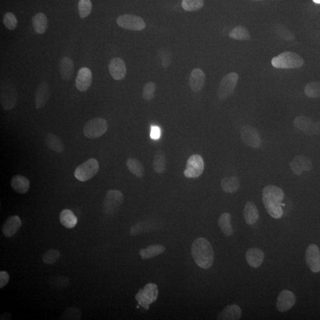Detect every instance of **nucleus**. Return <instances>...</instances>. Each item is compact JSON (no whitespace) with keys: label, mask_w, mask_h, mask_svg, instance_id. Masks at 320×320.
Returning a JSON list of instances; mask_svg holds the SVG:
<instances>
[{"label":"nucleus","mask_w":320,"mask_h":320,"mask_svg":"<svg viewBox=\"0 0 320 320\" xmlns=\"http://www.w3.org/2000/svg\"><path fill=\"white\" fill-rule=\"evenodd\" d=\"M284 197V192L278 186L269 185L263 190L262 200L264 207L267 213L275 219H279L284 214L282 202Z\"/></svg>","instance_id":"1"},{"label":"nucleus","mask_w":320,"mask_h":320,"mask_svg":"<svg viewBox=\"0 0 320 320\" xmlns=\"http://www.w3.org/2000/svg\"><path fill=\"white\" fill-rule=\"evenodd\" d=\"M192 256L197 265L204 269L210 268L214 260V252L211 243L203 238L196 239L193 242Z\"/></svg>","instance_id":"2"},{"label":"nucleus","mask_w":320,"mask_h":320,"mask_svg":"<svg viewBox=\"0 0 320 320\" xmlns=\"http://www.w3.org/2000/svg\"><path fill=\"white\" fill-rule=\"evenodd\" d=\"M272 65L277 69H294L303 66L304 61L300 55L293 52H284L272 58Z\"/></svg>","instance_id":"3"},{"label":"nucleus","mask_w":320,"mask_h":320,"mask_svg":"<svg viewBox=\"0 0 320 320\" xmlns=\"http://www.w3.org/2000/svg\"><path fill=\"white\" fill-rule=\"evenodd\" d=\"M0 101L5 110L13 109L17 103V92L14 84L8 81H1L0 85Z\"/></svg>","instance_id":"4"},{"label":"nucleus","mask_w":320,"mask_h":320,"mask_svg":"<svg viewBox=\"0 0 320 320\" xmlns=\"http://www.w3.org/2000/svg\"><path fill=\"white\" fill-rule=\"evenodd\" d=\"M124 201V196L118 190H110L106 194L103 201V210L107 215L117 213Z\"/></svg>","instance_id":"5"},{"label":"nucleus","mask_w":320,"mask_h":320,"mask_svg":"<svg viewBox=\"0 0 320 320\" xmlns=\"http://www.w3.org/2000/svg\"><path fill=\"white\" fill-rule=\"evenodd\" d=\"M159 296L158 286L152 283L147 284L143 289H141L135 295V300L144 309H149L150 305L155 303Z\"/></svg>","instance_id":"6"},{"label":"nucleus","mask_w":320,"mask_h":320,"mask_svg":"<svg viewBox=\"0 0 320 320\" xmlns=\"http://www.w3.org/2000/svg\"><path fill=\"white\" fill-rule=\"evenodd\" d=\"M108 129V124L105 119L101 118H95L90 120L84 125L83 133L84 136L90 139L99 138Z\"/></svg>","instance_id":"7"},{"label":"nucleus","mask_w":320,"mask_h":320,"mask_svg":"<svg viewBox=\"0 0 320 320\" xmlns=\"http://www.w3.org/2000/svg\"><path fill=\"white\" fill-rule=\"evenodd\" d=\"M99 170V164L96 159H90L78 166L75 171V176L80 181H88L93 178Z\"/></svg>","instance_id":"8"},{"label":"nucleus","mask_w":320,"mask_h":320,"mask_svg":"<svg viewBox=\"0 0 320 320\" xmlns=\"http://www.w3.org/2000/svg\"><path fill=\"white\" fill-rule=\"evenodd\" d=\"M239 78V75L236 73H231L224 77L218 90V97L220 100L226 99L234 93Z\"/></svg>","instance_id":"9"},{"label":"nucleus","mask_w":320,"mask_h":320,"mask_svg":"<svg viewBox=\"0 0 320 320\" xmlns=\"http://www.w3.org/2000/svg\"><path fill=\"white\" fill-rule=\"evenodd\" d=\"M205 164L204 160L199 155H194L187 160L185 170L184 171V176L187 178H198L204 172Z\"/></svg>","instance_id":"10"},{"label":"nucleus","mask_w":320,"mask_h":320,"mask_svg":"<svg viewBox=\"0 0 320 320\" xmlns=\"http://www.w3.org/2000/svg\"><path fill=\"white\" fill-rule=\"evenodd\" d=\"M116 21L122 28L134 31H140L146 27L142 18L132 14L122 15L117 18Z\"/></svg>","instance_id":"11"},{"label":"nucleus","mask_w":320,"mask_h":320,"mask_svg":"<svg viewBox=\"0 0 320 320\" xmlns=\"http://www.w3.org/2000/svg\"><path fill=\"white\" fill-rule=\"evenodd\" d=\"M306 261L307 266L313 272H320V251L318 245H309L306 250Z\"/></svg>","instance_id":"12"},{"label":"nucleus","mask_w":320,"mask_h":320,"mask_svg":"<svg viewBox=\"0 0 320 320\" xmlns=\"http://www.w3.org/2000/svg\"><path fill=\"white\" fill-rule=\"evenodd\" d=\"M241 138L242 142L247 146L257 149L260 146L261 140L256 129L251 126H244L241 129Z\"/></svg>","instance_id":"13"},{"label":"nucleus","mask_w":320,"mask_h":320,"mask_svg":"<svg viewBox=\"0 0 320 320\" xmlns=\"http://www.w3.org/2000/svg\"><path fill=\"white\" fill-rule=\"evenodd\" d=\"M293 173L301 176L304 171H310L313 168L312 160L304 156H297L289 164Z\"/></svg>","instance_id":"14"},{"label":"nucleus","mask_w":320,"mask_h":320,"mask_svg":"<svg viewBox=\"0 0 320 320\" xmlns=\"http://www.w3.org/2000/svg\"><path fill=\"white\" fill-rule=\"evenodd\" d=\"M296 298L293 292L288 291H282L279 294L277 300V309L281 313L287 312L294 307Z\"/></svg>","instance_id":"15"},{"label":"nucleus","mask_w":320,"mask_h":320,"mask_svg":"<svg viewBox=\"0 0 320 320\" xmlns=\"http://www.w3.org/2000/svg\"><path fill=\"white\" fill-rule=\"evenodd\" d=\"M93 77L90 69L83 67L79 71L78 75L76 80L77 88L81 92H85L90 88Z\"/></svg>","instance_id":"16"},{"label":"nucleus","mask_w":320,"mask_h":320,"mask_svg":"<svg viewBox=\"0 0 320 320\" xmlns=\"http://www.w3.org/2000/svg\"><path fill=\"white\" fill-rule=\"evenodd\" d=\"M110 75L115 80H121L127 74V67L124 61L119 58H114L109 64Z\"/></svg>","instance_id":"17"},{"label":"nucleus","mask_w":320,"mask_h":320,"mask_svg":"<svg viewBox=\"0 0 320 320\" xmlns=\"http://www.w3.org/2000/svg\"><path fill=\"white\" fill-rule=\"evenodd\" d=\"M50 88L47 82H42L36 88L35 91V104L37 109L43 108L50 97Z\"/></svg>","instance_id":"18"},{"label":"nucleus","mask_w":320,"mask_h":320,"mask_svg":"<svg viewBox=\"0 0 320 320\" xmlns=\"http://www.w3.org/2000/svg\"><path fill=\"white\" fill-rule=\"evenodd\" d=\"M22 223L20 218L17 215H13L7 218L3 224L2 232L6 238H10L14 236L20 230Z\"/></svg>","instance_id":"19"},{"label":"nucleus","mask_w":320,"mask_h":320,"mask_svg":"<svg viewBox=\"0 0 320 320\" xmlns=\"http://www.w3.org/2000/svg\"><path fill=\"white\" fill-rule=\"evenodd\" d=\"M205 75L199 69H194L189 77V85L194 92L198 93L204 87Z\"/></svg>","instance_id":"20"},{"label":"nucleus","mask_w":320,"mask_h":320,"mask_svg":"<svg viewBox=\"0 0 320 320\" xmlns=\"http://www.w3.org/2000/svg\"><path fill=\"white\" fill-rule=\"evenodd\" d=\"M245 258L249 265L254 268H257L263 262L264 254L260 249L252 247L246 252Z\"/></svg>","instance_id":"21"},{"label":"nucleus","mask_w":320,"mask_h":320,"mask_svg":"<svg viewBox=\"0 0 320 320\" xmlns=\"http://www.w3.org/2000/svg\"><path fill=\"white\" fill-rule=\"evenodd\" d=\"M59 69L61 78L64 81H69L72 79L75 71V64L70 58L63 57L60 61Z\"/></svg>","instance_id":"22"},{"label":"nucleus","mask_w":320,"mask_h":320,"mask_svg":"<svg viewBox=\"0 0 320 320\" xmlns=\"http://www.w3.org/2000/svg\"><path fill=\"white\" fill-rule=\"evenodd\" d=\"M30 181L26 177L21 175H15L11 180V186L15 192L20 194H25L29 190Z\"/></svg>","instance_id":"23"},{"label":"nucleus","mask_w":320,"mask_h":320,"mask_svg":"<svg viewBox=\"0 0 320 320\" xmlns=\"http://www.w3.org/2000/svg\"><path fill=\"white\" fill-rule=\"evenodd\" d=\"M243 216L245 223L248 225H253L257 223L259 218V212L256 205L253 202L246 203L243 211Z\"/></svg>","instance_id":"24"},{"label":"nucleus","mask_w":320,"mask_h":320,"mask_svg":"<svg viewBox=\"0 0 320 320\" xmlns=\"http://www.w3.org/2000/svg\"><path fill=\"white\" fill-rule=\"evenodd\" d=\"M241 318V310L237 305L227 306L217 317V320H238Z\"/></svg>","instance_id":"25"},{"label":"nucleus","mask_w":320,"mask_h":320,"mask_svg":"<svg viewBox=\"0 0 320 320\" xmlns=\"http://www.w3.org/2000/svg\"><path fill=\"white\" fill-rule=\"evenodd\" d=\"M164 246L160 244H153L148 246L146 248L141 249L140 251L141 257L143 260L150 259L160 256L164 253Z\"/></svg>","instance_id":"26"},{"label":"nucleus","mask_w":320,"mask_h":320,"mask_svg":"<svg viewBox=\"0 0 320 320\" xmlns=\"http://www.w3.org/2000/svg\"><path fill=\"white\" fill-rule=\"evenodd\" d=\"M166 167H167V160H166L165 153L161 150L157 151L153 159L154 170L158 174H162L165 171Z\"/></svg>","instance_id":"27"},{"label":"nucleus","mask_w":320,"mask_h":320,"mask_svg":"<svg viewBox=\"0 0 320 320\" xmlns=\"http://www.w3.org/2000/svg\"><path fill=\"white\" fill-rule=\"evenodd\" d=\"M60 221L61 224L66 229H72L78 223V218L72 211L66 209L61 211L60 215Z\"/></svg>","instance_id":"28"},{"label":"nucleus","mask_w":320,"mask_h":320,"mask_svg":"<svg viewBox=\"0 0 320 320\" xmlns=\"http://www.w3.org/2000/svg\"><path fill=\"white\" fill-rule=\"evenodd\" d=\"M45 143L49 150L57 153L64 152V146L60 138L53 133H49L45 138Z\"/></svg>","instance_id":"29"},{"label":"nucleus","mask_w":320,"mask_h":320,"mask_svg":"<svg viewBox=\"0 0 320 320\" xmlns=\"http://www.w3.org/2000/svg\"><path fill=\"white\" fill-rule=\"evenodd\" d=\"M34 30L38 34H44L48 28V19L44 13H37L32 18Z\"/></svg>","instance_id":"30"},{"label":"nucleus","mask_w":320,"mask_h":320,"mask_svg":"<svg viewBox=\"0 0 320 320\" xmlns=\"http://www.w3.org/2000/svg\"><path fill=\"white\" fill-rule=\"evenodd\" d=\"M221 186L224 192L234 193L238 191L240 188V180L235 176L225 177L221 181Z\"/></svg>","instance_id":"31"},{"label":"nucleus","mask_w":320,"mask_h":320,"mask_svg":"<svg viewBox=\"0 0 320 320\" xmlns=\"http://www.w3.org/2000/svg\"><path fill=\"white\" fill-rule=\"evenodd\" d=\"M232 216L228 212H225L219 218L218 221V226L224 234L225 236L230 237L233 234V229L231 224Z\"/></svg>","instance_id":"32"},{"label":"nucleus","mask_w":320,"mask_h":320,"mask_svg":"<svg viewBox=\"0 0 320 320\" xmlns=\"http://www.w3.org/2000/svg\"><path fill=\"white\" fill-rule=\"evenodd\" d=\"M127 167L132 174L138 177L143 178L145 174L144 166L139 160L136 159L129 158L127 160Z\"/></svg>","instance_id":"33"},{"label":"nucleus","mask_w":320,"mask_h":320,"mask_svg":"<svg viewBox=\"0 0 320 320\" xmlns=\"http://www.w3.org/2000/svg\"><path fill=\"white\" fill-rule=\"evenodd\" d=\"M156 228L157 227L153 226L152 223L140 222L131 227L130 234L132 236H137L143 233L153 232L156 230Z\"/></svg>","instance_id":"34"},{"label":"nucleus","mask_w":320,"mask_h":320,"mask_svg":"<svg viewBox=\"0 0 320 320\" xmlns=\"http://www.w3.org/2000/svg\"><path fill=\"white\" fill-rule=\"evenodd\" d=\"M229 36L238 41H248L250 39V34L246 27L238 26L235 27L229 33Z\"/></svg>","instance_id":"35"},{"label":"nucleus","mask_w":320,"mask_h":320,"mask_svg":"<svg viewBox=\"0 0 320 320\" xmlns=\"http://www.w3.org/2000/svg\"><path fill=\"white\" fill-rule=\"evenodd\" d=\"M70 279L66 276L59 275L53 277L49 281V286L56 289H63L70 284Z\"/></svg>","instance_id":"36"},{"label":"nucleus","mask_w":320,"mask_h":320,"mask_svg":"<svg viewBox=\"0 0 320 320\" xmlns=\"http://www.w3.org/2000/svg\"><path fill=\"white\" fill-rule=\"evenodd\" d=\"M82 319V313L78 308L70 307L64 311L60 317V320H80Z\"/></svg>","instance_id":"37"},{"label":"nucleus","mask_w":320,"mask_h":320,"mask_svg":"<svg viewBox=\"0 0 320 320\" xmlns=\"http://www.w3.org/2000/svg\"><path fill=\"white\" fill-rule=\"evenodd\" d=\"M61 253L59 250H55V249H50V250L46 251L43 254L42 260L45 264L51 265V264L56 262L59 259Z\"/></svg>","instance_id":"38"},{"label":"nucleus","mask_w":320,"mask_h":320,"mask_svg":"<svg viewBox=\"0 0 320 320\" xmlns=\"http://www.w3.org/2000/svg\"><path fill=\"white\" fill-rule=\"evenodd\" d=\"M304 93L311 98L320 97V82L309 83L305 87Z\"/></svg>","instance_id":"39"},{"label":"nucleus","mask_w":320,"mask_h":320,"mask_svg":"<svg viewBox=\"0 0 320 320\" xmlns=\"http://www.w3.org/2000/svg\"><path fill=\"white\" fill-rule=\"evenodd\" d=\"M181 6L187 11L198 10L204 6V0H182Z\"/></svg>","instance_id":"40"},{"label":"nucleus","mask_w":320,"mask_h":320,"mask_svg":"<svg viewBox=\"0 0 320 320\" xmlns=\"http://www.w3.org/2000/svg\"><path fill=\"white\" fill-rule=\"evenodd\" d=\"M92 10V3L90 0H80L79 11L80 17L84 18L89 16Z\"/></svg>","instance_id":"41"},{"label":"nucleus","mask_w":320,"mask_h":320,"mask_svg":"<svg viewBox=\"0 0 320 320\" xmlns=\"http://www.w3.org/2000/svg\"><path fill=\"white\" fill-rule=\"evenodd\" d=\"M294 124L295 127L300 130L305 131L313 124V122L308 117L300 116L294 119Z\"/></svg>","instance_id":"42"},{"label":"nucleus","mask_w":320,"mask_h":320,"mask_svg":"<svg viewBox=\"0 0 320 320\" xmlns=\"http://www.w3.org/2000/svg\"><path fill=\"white\" fill-rule=\"evenodd\" d=\"M156 85L153 82H147L144 85L143 92V97L146 101H151L155 96Z\"/></svg>","instance_id":"43"},{"label":"nucleus","mask_w":320,"mask_h":320,"mask_svg":"<svg viewBox=\"0 0 320 320\" xmlns=\"http://www.w3.org/2000/svg\"><path fill=\"white\" fill-rule=\"evenodd\" d=\"M3 23L8 30H13L16 28L17 25V18L14 14L8 12L4 15Z\"/></svg>","instance_id":"44"},{"label":"nucleus","mask_w":320,"mask_h":320,"mask_svg":"<svg viewBox=\"0 0 320 320\" xmlns=\"http://www.w3.org/2000/svg\"><path fill=\"white\" fill-rule=\"evenodd\" d=\"M276 32L283 39L287 40V41H292L294 39V34L285 28V27L279 26L276 29Z\"/></svg>","instance_id":"45"},{"label":"nucleus","mask_w":320,"mask_h":320,"mask_svg":"<svg viewBox=\"0 0 320 320\" xmlns=\"http://www.w3.org/2000/svg\"><path fill=\"white\" fill-rule=\"evenodd\" d=\"M304 133L312 136L320 133V122L313 123L310 127L304 131Z\"/></svg>","instance_id":"46"},{"label":"nucleus","mask_w":320,"mask_h":320,"mask_svg":"<svg viewBox=\"0 0 320 320\" xmlns=\"http://www.w3.org/2000/svg\"><path fill=\"white\" fill-rule=\"evenodd\" d=\"M9 279H10V276L7 272H0V288L2 289L5 287L8 283Z\"/></svg>","instance_id":"47"},{"label":"nucleus","mask_w":320,"mask_h":320,"mask_svg":"<svg viewBox=\"0 0 320 320\" xmlns=\"http://www.w3.org/2000/svg\"><path fill=\"white\" fill-rule=\"evenodd\" d=\"M160 136V130L158 127H153L151 132V137L153 139H158Z\"/></svg>","instance_id":"48"},{"label":"nucleus","mask_w":320,"mask_h":320,"mask_svg":"<svg viewBox=\"0 0 320 320\" xmlns=\"http://www.w3.org/2000/svg\"><path fill=\"white\" fill-rule=\"evenodd\" d=\"M12 319V315L10 313H2L0 316V320H10Z\"/></svg>","instance_id":"49"},{"label":"nucleus","mask_w":320,"mask_h":320,"mask_svg":"<svg viewBox=\"0 0 320 320\" xmlns=\"http://www.w3.org/2000/svg\"><path fill=\"white\" fill-rule=\"evenodd\" d=\"M313 1L316 3V4H320V0H313Z\"/></svg>","instance_id":"50"}]
</instances>
